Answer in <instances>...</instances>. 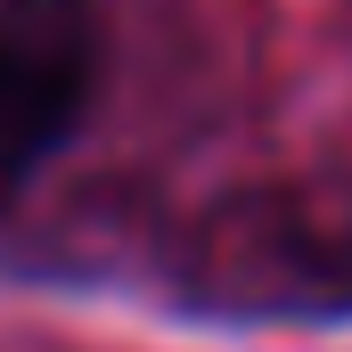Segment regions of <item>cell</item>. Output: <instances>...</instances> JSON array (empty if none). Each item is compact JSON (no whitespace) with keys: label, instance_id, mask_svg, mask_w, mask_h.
Instances as JSON below:
<instances>
[{"label":"cell","instance_id":"2","mask_svg":"<svg viewBox=\"0 0 352 352\" xmlns=\"http://www.w3.org/2000/svg\"><path fill=\"white\" fill-rule=\"evenodd\" d=\"M213 278L221 287H295V295H336L352 303V254L336 238H311V221L287 213H254L246 230H213Z\"/></svg>","mask_w":352,"mask_h":352},{"label":"cell","instance_id":"1","mask_svg":"<svg viewBox=\"0 0 352 352\" xmlns=\"http://www.w3.org/2000/svg\"><path fill=\"white\" fill-rule=\"evenodd\" d=\"M98 90L90 0H0V213L66 148Z\"/></svg>","mask_w":352,"mask_h":352}]
</instances>
